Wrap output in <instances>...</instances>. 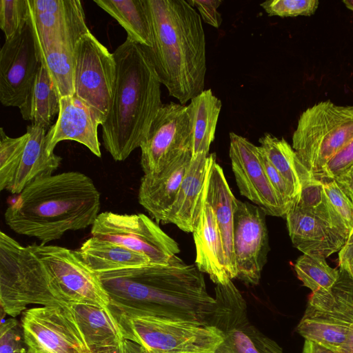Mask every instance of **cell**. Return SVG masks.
Masks as SVG:
<instances>
[{
	"label": "cell",
	"mask_w": 353,
	"mask_h": 353,
	"mask_svg": "<svg viewBox=\"0 0 353 353\" xmlns=\"http://www.w3.org/2000/svg\"><path fill=\"white\" fill-rule=\"evenodd\" d=\"M152 47L147 48L161 83L185 105L204 90L206 42L201 18L185 0H145Z\"/></svg>",
	"instance_id": "cell-3"
},
{
	"label": "cell",
	"mask_w": 353,
	"mask_h": 353,
	"mask_svg": "<svg viewBox=\"0 0 353 353\" xmlns=\"http://www.w3.org/2000/svg\"><path fill=\"white\" fill-rule=\"evenodd\" d=\"M351 325L305 311L296 330L305 340L337 352L345 341Z\"/></svg>",
	"instance_id": "cell-33"
},
{
	"label": "cell",
	"mask_w": 353,
	"mask_h": 353,
	"mask_svg": "<svg viewBox=\"0 0 353 353\" xmlns=\"http://www.w3.org/2000/svg\"><path fill=\"white\" fill-rule=\"evenodd\" d=\"M29 18L28 0H1L0 28L6 40L12 38Z\"/></svg>",
	"instance_id": "cell-36"
},
{
	"label": "cell",
	"mask_w": 353,
	"mask_h": 353,
	"mask_svg": "<svg viewBox=\"0 0 353 353\" xmlns=\"http://www.w3.org/2000/svg\"><path fill=\"white\" fill-rule=\"evenodd\" d=\"M192 158V152H185L161 170L142 176L138 191L139 203L157 223L163 222L174 203Z\"/></svg>",
	"instance_id": "cell-21"
},
{
	"label": "cell",
	"mask_w": 353,
	"mask_h": 353,
	"mask_svg": "<svg viewBox=\"0 0 353 353\" xmlns=\"http://www.w3.org/2000/svg\"><path fill=\"white\" fill-rule=\"evenodd\" d=\"M115 77L113 53L90 31L83 34L74 48V95L89 106L103 123L112 101Z\"/></svg>",
	"instance_id": "cell-11"
},
{
	"label": "cell",
	"mask_w": 353,
	"mask_h": 353,
	"mask_svg": "<svg viewBox=\"0 0 353 353\" xmlns=\"http://www.w3.org/2000/svg\"><path fill=\"white\" fill-rule=\"evenodd\" d=\"M188 106L192 121V157L199 154L208 155L214 139L221 101L208 89L193 97Z\"/></svg>",
	"instance_id": "cell-28"
},
{
	"label": "cell",
	"mask_w": 353,
	"mask_h": 353,
	"mask_svg": "<svg viewBox=\"0 0 353 353\" xmlns=\"http://www.w3.org/2000/svg\"><path fill=\"white\" fill-rule=\"evenodd\" d=\"M102 123L99 117L75 95L63 97L59 99L57 121L46 134V150L53 153L60 141L70 140L85 145L95 156L101 157L97 130Z\"/></svg>",
	"instance_id": "cell-19"
},
{
	"label": "cell",
	"mask_w": 353,
	"mask_h": 353,
	"mask_svg": "<svg viewBox=\"0 0 353 353\" xmlns=\"http://www.w3.org/2000/svg\"><path fill=\"white\" fill-rule=\"evenodd\" d=\"M99 353H147V352L139 344H137L130 340L125 339L117 346L105 350Z\"/></svg>",
	"instance_id": "cell-44"
},
{
	"label": "cell",
	"mask_w": 353,
	"mask_h": 353,
	"mask_svg": "<svg viewBox=\"0 0 353 353\" xmlns=\"http://www.w3.org/2000/svg\"><path fill=\"white\" fill-rule=\"evenodd\" d=\"M260 148L271 164L292 185L298 197L303 186L315 178L283 138L265 133L259 140Z\"/></svg>",
	"instance_id": "cell-31"
},
{
	"label": "cell",
	"mask_w": 353,
	"mask_h": 353,
	"mask_svg": "<svg viewBox=\"0 0 353 353\" xmlns=\"http://www.w3.org/2000/svg\"><path fill=\"white\" fill-rule=\"evenodd\" d=\"M116 77L112 101L102 126L105 149L125 160L145 140L163 105L161 81L148 49L129 39L113 52Z\"/></svg>",
	"instance_id": "cell-4"
},
{
	"label": "cell",
	"mask_w": 353,
	"mask_h": 353,
	"mask_svg": "<svg viewBox=\"0 0 353 353\" xmlns=\"http://www.w3.org/2000/svg\"><path fill=\"white\" fill-rule=\"evenodd\" d=\"M41 65L30 18L0 50V101L6 107L24 103Z\"/></svg>",
	"instance_id": "cell-16"
},
{
	"label": "cell",
	"mask_w": 353,
	"mask_h": 353,
	"mask_svg": "<svg viewBox=\"0 0 353 353\" xmlns=\"http://www.w3.org/2000/svg\"><path fill=\"white\" fill-rule=\"evenodd\" d=\"M54 284L68 303H84L106 308L108 293L99 275L80 259L75 250L57 245H30Z\"/></svg>",
	"instance_id": "cell-12"
},
{
	"label": "cell",
	"mask_w": 353,
	"mask_h": 353,
	"mask_svg": "<svg viewBox=\"0 0 353 353\" xmlns=\"http://www.w3.org/2000/svg\"><path fill=\"white\" fill-rule=\"evenodd\" d=\"M59 96L49 74L41 64L24 103L19 108L22 118L48 130L59 112Z\"/></svg>",
	"instance_id": "cell-27"
},
{
	"label": "cell",
	"mask_w": 353,
	"mask_h": 353,
	"mask_svg": "<svg viewBox=\"0 0 353 353\" xmlns=\"http://www.w3.org/2000/svg\"><path fill=\"white\" fill-rule=\"evenodd\" d=\"M319 5L317 0H270L261 3L269 16L295 17L314 14Z\"/></svg>",
	"instance_id": "cell-37"
},
{
	"label": "cell",
	"mask_w": 353,
	"mask_h": 353,
	"mask_svg": "<svg viewBox=\"0 0 353 353\" xmlns=\"http://www.w3.org/2000/svg\"><path fill=\"white\" fill-rule=\"evenodd\" d=\"M224 175L216 162L215 153L208 156V172L204 190V199L212 208L222 239L231 279L236 278L237 271L233 247V221L234 201Z\"/></svg>",
	"instance_id": "cell-22"
},
{
	"label": "cell",
	"mask_w": 353,
	"mask_h": 353,
	"mask_svg": "<svg viewBox=\"0 0 353 353\" xmlns=\"http://www.w3.org/2000/svg\"><path fill=\"white\" fill-rule=\"evenodd\" d=\"M0 353H28L21 323L14 319L1 323Z\"/></svg>",
	"instance_id": "cell-38"
},
{
	"label": "cell",
	"mask_w": 353,
	"mask_h": 353,
	"mask_svg": "<svg viewBox=\"0 0 353 353\" xmlns=\"http://www.w3.org/2000/svg\"><path fill=\"white\" fill-rule=\"evenodd\" d=\"M100 208L101 194L91 178L69 171L28 185L11 201L4 219L14 232L46 245L68 231L92 226Z\"/></svg>",
	"instance_id": "cell-2"
},
{
	"label": "cell",
	"mask_w": 353,
	"mask_h": 353,
	"mask_svg": "<svg viewBox=\"0 0 353 353\" xmlns=\"http://www.w3.org/2000/svg\"><path fill=\"white\" fill-rule=\"evenodd\" d=\"M47 129L39 125L27 126L26 144L8 174L0 181L1 191L18 194L37 178L53 174L57 170L62 159L47 152Z\"/></svg>",
	"instance_id": "cell-20"
},
{
	"label": "cell",
	"mask_w": 353,
	"mask_h": 353,
	"mask_svg": "<svg viewBox=\"0 0 353 353\" xmlns=\"http://www.w3.org/2000/svg\"><path fill=\"white\" fill-rule=\"evenodd\" d=\"M192 233L196 248L195 263L199 271L208 274L216 285H224L232 281L215 216L205 199L199 223Z\"/></svg>",
	"instance_id": "cell-24"
},
{
	"label": "cell",
	"mask_w": 353,
	"mask_h": 353,
	"mask_svg": "<svg viewBox=\"0 0 353 353\" xmlns=\"http://www.w3.org/2000/svg\"><path fill=\"white\" fill-rule=\"evenodd\" d=\"M124 28L127 38L146 48L152 47V28L145 0H94Z\"/></svg>",
	"instance_id": "cell-30"
},
{
	"label": "cell",
	"mask_w": 353,
	"mask_h": 353,
	"mask_svg": "<svg viewBox=\"0 0 353 353\" xmlns=\"http://www.w3.org/2000/svg\"><path fill=\"white\" fill-rule=\"evenodd\" d=\"M229 136V155L240 194L266 215L285 217L287 210L268 178L259 146L234 132Z\"/></svg>",
	"instance_id": "cell-18"
},
{
	"label": "cell",
	"mask_w": 353,
	"mask_h": 353,
	"mask_svg": "<svg viewBox=\"0 0 353 353\" xmlns=\"http://www.w3.org/2000/svg\"><path fill=\"white\" fill-rule=\"evenodd\" d=\"M27 137L26 132L21 137L12 138L6 134L3 128H0V180L11 170L26 144Z\"/></svg>",
	"instance_id": "cell-39"
},
{
	"label": "cell",
	"mask_w": 353,
	"mask_h": 353,
	"mask_svg": "<svg viewBox=\"0 0 353 353\" xmlns=\"http://www.w3.org/2000/svg\"><path fill=\"white\" fill-rule=\"evenodd\" d=\"M292 140L298 157L316 176L353 140V105L327 100L309 107L300 115Z\"/></svg>",
	"instance_id": "cell-7"
},
{
	"label": "cell",
	"mask_w": 353,
	"mask_h": 353,
	"mask_svg": "<svg viewBox=\"0 0 353 353\" xmlns=\"http://www.w3.org/2000/svg\"><path fill=\"white\" fill-rule=\"evenodd\" d=\"M111 313L124 339L147 353H212L224 339L216 327L199 322Z\"/></svg>",
	"instance_id": "cell-8"
},
{
	"label": "cell",
	"mask_w": 353,
	"mask_h": 353,
	"mask_svg": "<svg viewBox=\"0 0 353 353\" xmlns=\"http://www.w3.org/2000/svg\"><path fill=\"white\" fill-rule=\"evenodd\" d=\"M285 217L294 246L305 254L326 259L341 250L350 232L316 178L303 186Z\"/></svg>",
	"instance_id": "cell-6"
},
{
	"label": "cell",
	"mask_w": 353,
	"mask_h": 353,
	"mask_svg": "<svg viewBox=\"0 0 353 353\" xmlns=\"http://www.w3.org/2000/svg\"><path fill=\"white\" fill-rule=\"evenodd\" d=\"M339 265L340 270L345 272L353 279V228L339 251Z\"/></svg>",
	"instance_id": "cell-43"
},
{
	"label": "cell",
	"mask_w": 353,
	"mask_h": 353,
	"mask_svg": "<svg viewBox=\"0 0 353 353\" xmlns=\"http://www.w3.org/2000/svg\"><path fill=\"white\" fill-rule=\"evenodd\" d=\"M259 148L268 178L288 212L297 199L298 195L292 185L271 164L259 146Z\"/></svg>",
	"instance_id": "cell-40"
},
{
	"label": "cell",
	"mask_w": 353,
	"mask_h": 353,
	"mask_svg": "<svg viewBox=\"0 0 353 353\" xmlns=\"http://www.w3.org/2000/svg\"><path fill=\"white\" fill-rule=\"evenodd\" d=\"M339 353H353V323L350 325L344 343L337 350Z\"/></svg>",
	"instance_id": "cell-46"
},
{
	"label": "cell",
	"mask_w": 353,
	"mask_h": 353,
	"mask_svg": "<svg viewBox=\"0 0 353 353\" xmlns=\"http://www.w3.org/2000/svg\"><path fill=\"white\" fill-rule=\"evenodd\" d=\"M352 164L353 140L332 157L315 178L336 179Z\"/></svg>",
	"instance_id": "cell-41"
},
{
	"label": "cell",
	"mask_w": 353,
	"mask_h": 353,
	"mask_svg": "<svg viewBox=\"0 0 353 353\" xmlns=\"http://www.w3.org/2000/svg\"><path fill=\"white\" fill-rule=\"evenodd\" d=\"M319 180L332 208L350 231L353 228V192L336 179Z\"/></svg>",
	"instance_id": "cell-35"
},
{
	"label": "cell",
	"mask_w": 353,
	"mask_h": 353,
	"mask_svg": "<svg viewBox=\"0 0 353 353\" xmlns=\"http://www.w3.org/2000/svg\"><path fill=\"white\" fill-rule=\"evenodd\" d=\"M108 294L107 308L129 316H156L208 325L215 299L203 273L176 255L153 264L98 274Z\"/></svg>",
	"instance_id": "cell-1"
},
{
	"label": "cell",
	"mask_w": 353,
	"mask_h": 353,
	"mask_svg": "<svg viewBox=\"0 0 353 353\" xmlns=\"http://www.w3.org/2000/svg\"><path fill=\"white\" fill-rule=\"evenodd\" d=\"M31 304L67 306L48 272L30 245L0 232V305L15 317Z\"/></svg>",
	"instance_id": "cell-5"
},
{
	"label": "cell",
	"mask_w": 353,
	"mask_h": 353,
	"mask_svg": "<svg viewBox=\"0 0 353 353\" xmlns=\"http://www.w3.org/2000/svg\"><path fill=\"white\" fill-rule=\"evenodd\" d=\"M192 7L196 8L201 19L214 28H219L222 22L218 8L222 3L220 0H188Z\"/></svg>",
	"instance_id": "cell-42"
},
{
	"label": "cell",
	"mask_w": 353,
	"mask_h": 353,
	"mask_svg": "<svg viewBox=\"0 0 353 353\" xmlns=\"http://www.w3.org/2000/svg\"><path fill=\"white\" fill-rule=\"evenodd\" d=\"M266 214L256 205L237 199L234 201L233 247L236 278L256 285L269 252Z\"/></svg>",
	"instance_id": "cell-15"
},
{
	"label": "cell",
	"mask_w": 353,
	"mask_h": 353,
	"mask_svg": "<svg viewBox=\"0 0 353 353\" xmlns=\"http://www.w3.org/2000/svg\"><path fill=\"white\" fill-rule=\"evenodd\" d=\"M28 6L39 57L54 43L74 47L79 38L90 31L79 0H28Z\"/></svg>",
	"instance_id": "cell-17"
},
{
	"label": "cell",
	"mask_w": 353,
	"mask_h": 353,
	"mask_svg": "<svg viewBox=\"0 0 353 353\" xmlns=\"http://www.w3.org/2000/svg\"><path fill=\"white\" fill-rule=\"evenodd\" d=\"M336 179L353 192V164Z\"/></svg>",
	"instance_id": "cell-47"
},
{
	"label": "cell",
	"mask_w": 353,
	"mask_h": 353,
	"mask_svg": "<svg viewBox=\"0 0 353 353\" xmlns=\"http://www.w3.org/2000/svg\"><path fill=\"white\" fill-rule=\"evenodd\" d=\"M68 307L88 353L116 347L125 339L118 321L107 307L84 303H70Z\"/></svg>",
	"instance_id": "cell-25"
},
{
	"label": "cell",
	"mask_w": 353,
	"mask_h": 353,
	"mask_svg": "<svg viewBox=\"0 0 353 353\" xmlns=\"http://www.w3.org/2000/svg\"><path fill=\"white\" fill-rule=\"evenodd\" d=\"M343 3L349 10L353 11V0H343Z\"/></svg>",
	"instance_id": "cell-48"
},
{
	"label": "cell",
	"mask_w": 353,
	"mask_h": 353,
	"mask_svg": "<svg viewBox=\"0 0 353 353\" xmlns=\"http://www.w3.org/2000/svg\"><path fill=\"white\" fill-rule=\"evenodd\" d=\"M74 48L65 43H54L39 55L59 98L74 95Z\"/></svg>",
	"instance_id": "cell-32"
},
{
	"label": "cell",
	"mask_w": 353,
	"mask_h": 353,
	"mask_svg": "<svg viewBox=\"0 0 353 353\" xmlns=\"http://www.w3.org/2000/svg\"><path fill=\"white\" fill-rule=\"evenodd\" d=\"M303 353H339L314 342L305 341Z\"/></svg>",
	"instance_id": "cell-45"
},
{
	"label": "cell",
	"mask_w": 353,
	"mask_h": 353,
	"mask_svg": "<svg viewBox=\"0 0 353 353\" xmlns=\"http://www.w3.org/2000/svg\"><path fill=\"white\" fill-rule=\"evenodd\" d=\"M21 323L28 353H88L68 305L26 310Z\"/></svg>",
	"instance_id": "cell-14"
},
{
	"label": "cell",
	"mask_w": 353,
	"mask_h": 353,
	"mask_svg": "<svg viewBox=\"0 0 353 353\" xmlns=\"http://www.w3.org/2000/svg\"><path fill=\"white\" fill-rule=\"evenodd\" d=\"M75 251L88 268L97 274L150 263V259L143 254L93 236L83 242Z\"/></svg>",
	"instance_id": "cell-26"
},
{
	"label": "cell",
	"mask_w": 353,
	"mask_h": 353,
	"mask_svg": "<svg viewBox=\"0 0 353 353\" xmlns=\"http://www.w3.org/2000/svg\"><path fill=\"white\" fill-rule=\"evenodd\" d=\"M91 234L143 254L153 264H165L180 252L178 243L144 214L101 212L91 226Z\"/></svg>",
	"instance_id": "cell-9"
},
{
	"label": "cell",
	"mask_w": 353,
	"mask_h": 353,
	"mask_svg": "<svg viewBox=\"0 0 353 353\" xmlns=\"http://www.w3.org/2000/svg\"><path fill=\"white\" fill-rule=\"evenodd\" d=\"M294 270L303 285L312 292L330 289L339 276V270L330 267L326 259L305 254L296 259Z\"/></svg>",
	"instance_id": "cell-34"
},
{
	"label": "cell",
	"mask_w": 353,
	"mask_h": 353,
	"mask_svg": "<svg viewBox=\"0 0 353 353\" xmlns=\"http://www.w3.org/2000/svg\"><path fill=\"white\" fill-rule=\"evenodd\" d=\"M192 142L188 106L174 102L163 104L140 146L144 174L157 172L183 154L192 152Z\"/></svg>",
	"instance_id": "cell-13"
},
{
	"label": "cell",
	"mask_w": 353,
	"mask_h": 353,
	"mask_svg": "<svg viewBox=\"0 0 353 353\" xmlns=\"http://www.w3.org/2000/svg\"><path fill=\"white\" fill-rule=\"evenodd\" d=\"M215 303L208 325L223 334L212 353H283L279 345L249 321L246 301L232 281L216 285Z\"/></svg>",
	"instance_id": "cell-10"
},
{
	"label": "cell",
	"mask_w": 353,
	"mask_h": 353,
	"mask_svg": "<svg viewBox=\"0 0 353 353\" xmlns=\"http://www.w3.org/2000/svg\"><path fill=\"white\" fill-rule=\"evenodd\" d=\"M305 312L352 324L353 279L339 269V278L330 289L310 294Z\"/></svg>",
	"instance_id": "cell-29"
},
{
	"label": "cell",
	"mask_w": 353,
	"mask_h": 353,
	"mask_svg": "<svg viewBox=\"0 0 353 353\" xmlns=\"http://www.w3.org/2000/svg\"><path fill=\"white\" fill-rule=\"evenodd\" d=\"M208 155L199 154L192 158L175 201L163 223L174 224L186 232L194 231L204 203Z\"/></svg>",
	"instance_id": "cell-23"
}]
</instances>
